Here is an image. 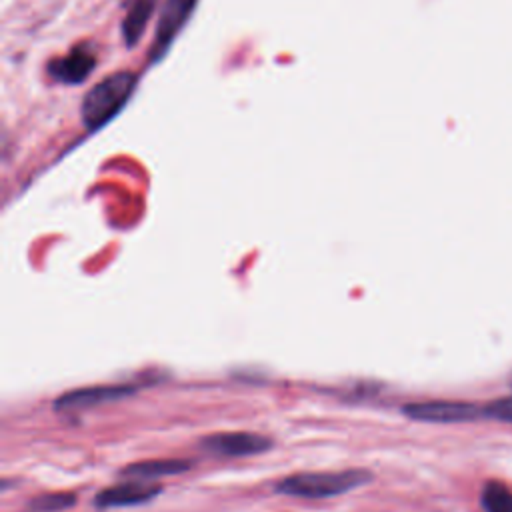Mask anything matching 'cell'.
I'll return each instance as SVG.
<instances>
[{
    "label": "cell",
    "mask_w": 512,
    "mask_h": 512,
    "mask_svg": "<svg viewBox=\"0 0 512 512\" xmlns=\"http://www.w3.org/2000/svg\"><path fill=\"white\" fill-rule=\"evenodd\" d=\"M372 480L368 470H342V472H300L282 478L276 492L300 498H328L350 492Z\"/></svg>",
    "instance_id": "6da1fadb"
},
{
    "label": "cell",
    "mask_w": 512,
    "mask_h": 512,
    "mask_svg": "<svg viewBox=\"0 0 512 512\" xmlns=\"http://www.w3.org/2000/svg\"><path fill=\"white\" fill-rule=\"evenodd\" d=\"M134 86L136 76L132 72H116L90 88L82 102L84 124L94 130L108 122L128 102Z\"/></svg>",
    "instance_id": "7a4b0ae2"
},
{
    "label": "cell",
    "mask_w": 512,
    "mask_h": 512,
    "mask_svg": "<svg viewBox=\"0 0 512 512\" xmlns=\"http://www.w3.org/2000/svg\"><path fill=\"white\" fill-rule=\"evenodd\" d=\"M198 448L212 456L242 458L270 450L272 440L254 432H216L200 438Z\"/></svg>",
    "instance_id": "3957f363"
},
{
    "label": "cell",
    "mask_w": 512,
    "mask_h": 512,
    "mask_svg": "<svg viewBox=\"0 0 512 512\" xmlns=\"http://www.w3.org/2000/svg\"><path fill=\"white\" fill-rule=\"evenodd\" d=\"M402 412L422 422L452 424V422H468L484 416V406H476L470 402H454V400H428V402L406 404Z\"/></svg>",
    "instance_id": "277c9868"
},
{
    "label": "cell",
    "mask_w": 512,
    "mask_h": 512,
    "mask_svg": "<svg viewBox=\"0 0 512 512\" xmlns=\"http://www.w3.org/2000/svg\"><path fill=\"white\" fill-rule=\"evenodd\" d=\"M138 390L134 384H102V386H90V388H80L62 394L56 398L54 408L58 412H70V410H88L106 402H114L126 396H132Z\"/></svg>",
    "instance_id": "5b68a950"
},
{
    "label": "cell",
    "mask_w": 512,
    "mask_h": 512,
    "mask_svg": "<svg viewBox=\"0 0 512 512\" xmlns=\"http://www.w3.org/2000/svg\"><path fill=\"white\" fill-rule=\"evenodd\" d=\"M198 0H166L156 26V38L152 42V60H158L170 42L178 36L180 28L188 22Z\"/></svg>",
    "instance_id": "8992f818"
},
{
    "label": "cell",
    "mask_w": 512,
    "mask_h": 512,
    "mask_svg": "<svg viewBox=\"0 0 512 512\" xmlns=\"http://www.w3.org/2000/svg\"><path fill=\"white\" fill-rule=\"evenodd\" d=\"M160 486H152V484H142L140 482H128V484H120V486H110L104 488L102 492H98L94 496V504L98 508H118V506H136V504H144L150 502L152 498H156L160 494Z\"/></svg>",
    "instance_id": "52a82bcc"
},
{
    "label": "cell",
    "mask_w": 512,
    "mask_h": 512,
    "mask_svg": "<svg viewBox=\"0 0 512 512\" xmlns=\"http://www.w3.org/2000/svg\"><path fill=\"white\" fill-rule=\"evenodd\" d=\"M96 66V56L90 48L86 46H76L72 52L66 56L50 62L48 70L52 78L66 82V84H78L82 82Z\"/></svg>",
    "instance_id": "ba28073f"
},
{
    "label": "cell",
    "mask_w": 512,
    "mask_h": 512,
    "mask_svg": "<svg viewBox=\"0 0 512 512\" xmlns=\"http://www.w3.org/2000/svg\"><path fill=\"white\" fill-rule=\"evenodd\" d=\"M192 466L190 460H180V458H156V460H144V462H134L122 468V476L130 480H154L162 476H172V474H182Z\"/></svg>",
    "instance_id": "9c48e42d"
},
{
    "label": "cell",
    "mask_w": 512,
    "mask_h": 512,
    "mask_svg": "<svg viewBox=\"0 0 512 512\" xmlns=\"http://www.w3.org/2000/svg\"><path fill=\"white\" fill-rule=\"evenodd\" d=\"M154 8H156V0H130L128 2V10H126L124 22H122V34H124V42L128 46H134L140 40Z\"/></svg>",
    "instance_id": "30bf717a"
},
{
    "label": "cell",
    "mask_w": 512,
    "mask_h": 512,
    "mask_svg": "<svg viewBox=\"0 0 512 512\" xmlns=\"http://www.w3.org/2000/svg\"><path fill=\"white\" fill-rule=\"evenodd\" d=\"M482 508L486 512H512V490L496 480L484 484Z\"/></svg>",
    "instance_id": "8fae6325"
},
{
    "label": "cell",
    "mask_w": 512,
    "mask_h": 512,
    "mask_svg": "<svg viewBox=\"0 0 512 512\" xmlns=\"http://www.w3.org/2000/svg\"><path fill=\"white\" fill-rule=\"evenodd\" d=\"M76 502V496L72 492H48L32 498L28 502V508L32 512H58L64 508H70Z\"/></svg>",
    "instance_id": "7c38bea8"
},
{
    "label": "cell",
    "mask_w": 512,
    "mask_h": 512,
    "mask_svg": "<svg viewBox=\"0 0 512 512\" xmlns=\"http://www.w3.org/2000/svg\"><path fill=\"white\" fill-rule=\"evenodd\" d=\"M484 416L502 420V422H512V396L498 398L490 404L484 406Z\"/></svg>",
    "instance_id": "4fadbf2b"
},
{
    "label": "cell",
    "mask_w": 512,
    "mask_h": 512,
    "mask_svg": "<svg viewBox=\"0 0 512 512\" xmlns=\"http://www.w3.org/2000/svg\"><path fill=\"white\" fill-rule=\"evenodd\" d=\"M508 382H510V386H512V372H510V378H508Z\"/></svg>",
    "instance_id": "5bb4252c"
}]
</instances>
